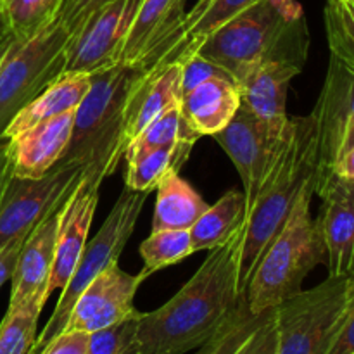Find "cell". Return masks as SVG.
Here are the masks:
<instances>
[{"mask_svg":"<svg viewBox=\"0 0 354 354\" xmlns=\"http://www.w3.org/2000/svg\"><path fill=\"white\" fill-rule=\"evenodd\" d=\"M69 31L59 17L28 40H10L0 62V140L14 116L62 75Z\"/></svg>","mask_w":354,"mask_h":354,"instance_id":"6","label":"cell"},{"mask_svg":"<svg viewBox=\"0 0 354 354\" xmlns=\"http://www.w3.org/2000/svg\"><path fill=\"white\" fill-rule=\"evenodd\" d=\"M241 107V92L234 80L209 78L180 99V111L199 137L223 130Z\"/></svg>","mask_w":354,"mask_h":354,"instance_id":"21","label":"cell"},{"mask_svg":"<svg viewBox=\"0 0 354 354\" xmlns=\"http://www.w3.org/2000/svg\"><path fill=\"white\" fill-rule=\"evenodd\" d=\"M12 156H10L9 138L0 140V203L6 194L7 183L12 178Z\"/></svg>","mask_w":354,"mask_h":354,"instance_id":"40","label":"cell"},{"mask_svg":"<svg viewBox=\"0 0 354 354\" xmlns=\"http://www.w3.org/2000/svg\"><path fill=\"white\" fill-rule=\"evenodd\" d=\"M180 62H182V95L209 78L234 80L230 73L201 54H192Z\"/></svg>","mask_w":354,"mask_h":354,"instance_id":"34","label":"cell"},{"mask_svg":"<svg viewBox=\"0 0 354 354\" xmlns=\"http://www.w3.org/2000/svg\"><path fill=\"white\" fill-rule=\"evenodd\" d=\"M303 68L287 62H265L249 69L237 80L242 106L248 107L273 133L283 135L289 128L287 92L290 82Z\"/></svg>","mask_w":354,"mask_h":354,"instance_id":"17","label":"cell"},{"mask_svg":"<svg viewBox=\"0 0 354 354\" xmlns=\"http://www.w3.org/2000/svg\"><path fill=\"white\" fill-rule=\"evenodd\" d=\"M199 135L189 127V123H187L185 118H183L178 104V106H173L169 107V109H166L161 116H158L151 124H147V127L128 144V147L152 149L176 144L196 145V142L199 140Z\"/></svg>","mask_w":354,"mask_h":354,"instance_id":"32","label":"cell"},{"mask_svg":"<svg viewBox=\"0 0 354 354\" xmlns=\"http://www.w3.org/2000/svg\"><path fill=\"white\" fill-rule=\"evenodd\" d=\"M44 306L24 304L19 308H7L6 317L0 322V354H30L37 341L38 318Z\"/></svg>","mask_w":354,"mask_h":354,"instance_id":"30","label":"cell"},{"mask_svg":"<svg viewBox=\"0 0 354 354\" xmlns=\"http://www.w3.org/2000/svg\"><path fill=\"white\" fill-rule=\"evenodd\" d=\"M64 0H6L3 19L7 33L16 40H28L57 19Z\"/></svg>","mask_w":354,"mask_h":354,"instance_id":"29","label":"cell"},{"mask_svg":"<svg viewBox=\"0 0 354 354\" xmlns=\"http://www.w3.org/2000/svg\"><path fill=\"white\" fill-rule=\"evenodd\" d=\"M142 311L133 317L109 325L100 330L90 332L86 354H140L137 341V325Z\"/></svg>","mask_w":354,"mask_h":354,"instance_id":"33","label":"cell"},{"mask_svg":"<svg viewBox=\"0 0 354 354\" xmlns=\"http://www.w3.org/2000/svg\"><path fill=\"white\" fill-rule=\"evenodd\" d=\"M328 173H334V175L342 176V178H354V145L335 162V166Z\"/></svg>","mask_w":354,"mask_h":354,"instance_id":"41","label":"cell"},{"mask_svg":"<svg viewBox=\"0 0 354 354\" xmlns=\"http://www.w3.org/2000/svg\"><path fill=\"white\" fill-rule=\"evenodd\" d=\"M182 99V62L156 64L145 69L131 88L124 107L127 147L147 124Z\"/></svg>","mask_w":354,"mask_h":354,"instance_id":"19","label":"cell"},{"mask_svg":"<svg viewBox=\"0 0 354 354\" xmlns=\"http://www.w3.org/2000/svg\"><path fill=\"white\" fill-rule=\"evenodd\" d=\"M92 83V75L68 73L55 78L47 88L41 90L31 102H28L3 130V138H12L33 124L76 111L86 95Z\"/></svg>","mask_w":354,"mask_h":354,"instance_id":"22","label":"cell"},{"mask_svg":"<svg viewBox=\"0 0 354 354\" xmlns=\"http://www.w3.org/2000/svg\"><path fill=\"white\" fill-rule=\"evenodd\" d=\"M289 128L283 135L273 133L241 102V107L230 123L216 135H213L214 140L232 159L241 176L242 192L245 196V213L252 206L263 182L279 159Z\"/></svg>","mask_w":354,"mask_h":354,"instance_id":"11","label":"cell"},{"mask_svg":"<svg viewBox=\"0 0 354 354\" xmlns=\"http://www.w3.org/2000/svg\"><path fill=\"white\" fill-rule=\"evenodd\" d=\"M147 196L149 194L137 192V190H131L128 187L121 192L95 237L86 242L85 249L80 256L78 265L73 272L71 280L62 289L61 297L55 304V310L52 311V317L48 318L45 327L37 335V341H35L30 354H37L55 335L61 334L80 294L97 275H100L104 270H107L113 263L120 259L124 245L135 232V225L140 218Z\"/></svg>","mask_w":354,"mask_h":354,"instance_id":"7","label":"cell"},{"mask_svg":"<svg viewBox=\"0 0 354 354\" xmlns=\"http://www.w3.org/2000/svg\"><path fill=\"white\" fill-rule=\"evenodd\" d=\"M147 68L114 64L92 73V83L76 107L71 142L59 162L78 165L106 180L124 158V107L131 88Z\"/></svg>","mask_w":354,"mask_h":354,"instance_id":"4","label":"cell"},{"mask_svg":"<svg viewBox=\"0 0 354 354\" xmlns=\"http://www.w3.org/2000/svg\"><path fill=\"white\" fill-rule=\"evenodd\" d=\"M10 40H12V38H10V37H6V38H3L2 41H0V62H2L3 55H6V52H7V48H9Z\"/></svg>","mask_w":354,"mask_h":354,"instance_id":"42","label":"cell"},{"mask_svg":"<svg viewBox=\"0 0 354 354\" xmlns=\"http://www.w3.org/2000/svg\"><path fill=\"white\" fill-rule=\"evenodd\" d=\"M315 183L304 187L286 223L263 252L249 279L245 299L252 313L272 310L303 290V282L311 270L325 263L320 230L311 216Z\"/></svg>","mask_w":354,"mask_h":354,"instance_id":"5","label":"cell"},{"mask_svg":"<svg viewBox=\"0 0 354 354\" xmlns=\"http://www.w3.org/2000/svg\"><path fill=\"white\" fill-rule=\"evenodd\" d=\"M318 175H325L354 145V71L330 57L315 109Z\"/></svg>","mask_w":354,"mask_h":354,"instance_id":"12","label":"cell"},{"mask_svg":"<svg viewBox=\"0 0 354 354\" xmlns=\"http://www.w3.org/2000/svg\"><path fill=\"white\" fill-rule=\"evenodd\" d=\"M344 2H348V3H351V6H354V0H344Z\"/></svg>","mask_w":354,"mask_h":354,"instance_id":"43","label":"cell"},{"mask_svg":"<svg viewBox=\"0 0 354 354\" xmlns=\"http://www.w3.org/2000/svg\"><path fill=\"white\" fill-rule=\"evenodd\" d=\"M75 113L59 114L9 138L14 176L40 178L61 161L71 142Z\"/></svg>","mask_w":354,"mask_h":354,"instance_id":"18","label":"cell"},{"mask_svg":"<svg viewBox=\"0 0 354 354\" xmlns=\"http://www.w3.org/2000/svg\"><path fill=\"white\" fill-rule=\"evenodd\" d=\"M102 180L82 171L78 183L62 203L59 211L57 235H55L54 268L50 275V292L64 289L71 280L83 249L88 242L93 214L99 204Z\"/></svg>","mask_w":354,"mask_h":354,"instance_id":"15","label":"cell"},{"mask_svg":"<svg viewBox=\"0 0 354 354\" xmlns=\"http://www.w3.org/2000/svg\"><path fill=\"white\" fill-rule=\"evenodd\" d=\"M317 223L328 277L354 275V207L324 201Z\"/></svg>","mask_w":354,"mask_h":354,"instance_id":"24","label":"cell"},{"mask_svg":"<svg viewBox=\"0 0 354 354\" xmlns=\"http://www.w3.org/2000/svg\"><path fill=\"white\" fill-rule=\"evenodd\" d=\"M156 207L152 232L190 230L209 204L180 176V171L166 173L156 187Z\"/></svg>","mask_w":354,"mask_h":354,"instance_id":"23","label":"cell"},{"mask_svg":"<svg viewBox=\"0 0 354 354\" xmlns=\"http://www.w3.org/2000/svg\"><path fill=\"white\" fill-rule=\"evenodd\" d=\"M324 19L330 57L354 71V6L344 0H325Z\"/></svg>","mask_w":354,"mask_h":354,"instance_id":"31","label":"cell"},{"mask_svg":"<svg viewBox=\"0 0 354 354\" xmlns=\"http://www.w3.org/2000/svg\"><path fill=\"white\" fill-rule=\"evenodd\" d=\"M242 230L228 244L209 251L192 279L158 310L140 313V354H187L209 341L244 292L239 287Z\"/></svg>","mask_w":354,"mask_h":354,"instance_id":"1","label":"cell"},{"mask_svg":"<svg viewBox=\"0 0 354 354\" xmlns=\"http://www.w3.org/2000/svg\"><path fill=\"white\" fill-rule=\"evenodd\" d=\"M315 194L322 201H334L354 207V178H342L334 173L317 176Z\"/></svg>","mask_w":354,"mask_h":354,"instance_id":"35","label":"cell"},{"mask_svg":"<svg viewBox=\"0 0 354 354\" xmlns=\"http://www.w3.org/2000/svg\"><path fill=\"white\" fill-rule=\"evenodd\" d=\"M328 354H354V275L349 277L348 303Z\"/></svg>","mask_w":354,"mask_h":354,"instance_id":"37","label":"cell"},{"mask_svg":"<svg viewBox=\"0 0 354 354\" xmlns=\"http://www.w3.org/2000/svg\"><path fill=\"white\" fill-rule=\"evenodd\" d=\"M187 0H142L121 47L118 64L152 68L182 38Z\"/></svg>","mask_w":354,"mask_h":354,"instance_id":"14","label":"cell"},{"mask_svg":"<svg viewBox=\"0 0 354 354\" xmlns=\"http://www.w3.org/2000/svg\"><path fill=\"white\" fill-rule=\"evenodd\" d=\"M192 149L194 145L190 144L162 145L152 149L127 147V187L137 192H152L166 173L171 169L180 171L183 168Z\"/></svg>","mask_w":354,"mask_h":354,"instance_id":"27","label":"cell"},{"mask_svg":"<svg viewBox=\"0 0 354 354\" xmlns=\"http://www.w3.org/2000/svg\"><path fill=\"white\" fill-rule=\"evenodd\" d=\"M107 2L111 0H64L57 17L62 26L69 31V35H73L90 14L95 12L99 7L106 6Z\"/></svg>","mask_w":354,"mask_h":354,"instance_id":"36","label":"cell"},{"mask_svg":"<svg viewBox=\"0 0 354 354\" xmlns=\"http://www.w3.org/2000/svg\"><path fill=\"white\" fill-rule=\"evenodd\" d=\"M0 7H3V0H0Z\"/></svg>","mask_w":354,"mask_h":354,"instance_id":"44","label":"cell"},{"mask_svg":"<svg viewBox=\"0 0 354 354\" xmlns=\"http://www.w3.org/2000/svg\"><path fill=\"white\" fill-rule=\"evenodd\" d=\"M196 254L192 248L190 230H156L140 244V256L144 266L140 275L144 279L162 268L182 263Z\"/></svg>","mask_w":354,"mask_h":354,"instance_id":"28","label":"cell"},{"mask_svg":"<svg viewBox=\"0 0 354 354\" xmlns=\"http://www.w3.org/2000/svg\"><path fill=\"white\" fill-rule=\"evenodd\" d=\"M140 2L142 0H111L90 14L66 44L62 75H92L118 64L121 47Z\"/></svg>","mask_w":354,"mask_h":354,"instance_id":"10","label":"cell"},{"mask_svg":"<svg viewBox=\"0 0 354 354\" xmlns=\"http://www.w3.org/2000/svg\"><path fill=\"white\" fill-rule=\"evenodd\" d=\"M62 203L55 206L24 239L10 277L9 308H19L31 303L45 306L47 303L50 296L55 235Z\"/></svg>","mask_w":354,"mask_h":354,"instance_id":"16","label":"cell"},{"mask_svg":"<svg viewBox=\"0 0 354 354\" xmlns=\"http://www.w3.org/2000/svg\"><path fill=\"white\" fill-rule=\"evenodd\" d=\"M318 135L315 118L290 116V128L279 159L245 213L239 248V287L245 292L263 252L292 211L304 187L317 182Z\"/></svg>","mask_w":354,"mask_h":354,"instance_id":"3","label":"cell"},{"mask_svg":"<svg viewBox=\"0 0 354 354\" xmlns=\"http://www.w3.org/2000/svg\"><path fill=\"white\" fill-rule=\"evenodd\" d=\"M310 31L297 0H259L239 12L201 44L196 54L234 76L265 62H287L304 68Z\"/></svg>","mask_w":354,"mask_h":354,"instance_id":"2","label":"cell"},{"mask_svg":"<svg viewBox=\"0 0 354 354\" xmlns=\"http://www.w3.org/2000/svg\"><path fill=\"white\" fill-rule=\"evenodd\" d=\"M83 169L78 165L57 162L40 178L14 176L0 203V248L30 232L62 203L78 183Z\"/></svg>","mask_w":354,"mask_h":354,"instance_id":"9","label":"cell"},{"mask_svg":"<svg viewBox=\"0 0 354 354\" xmlns=\"http://www.w3.org/2000/svg\"><path fill=\"white\" fill-rule=\"evenodd\" d=\"M245 220V196L228 190L221 199L209 204L190 228L194 252L213 251L237 237Z\"/></svg>","mask_w":354,"mask_h":354,"instance_id":"26","label":"cell"},{"mask_svg":"<svg viewBox=\"0 0 354 354\" xmlns=\"http://www.w3.org/2000/svg\"><path fill=\"white\" fill-rule=\"evenodd\" d=\"M3 2H6V0H3Z\"/></svg>","mask_w":354,"mask_h":354,"instance_id":"45","label":"cell"},{"mask_svg":"<svg viewBox=\"0 0 354 354\" xmlns=\"http://www.w3.org/2000/svg\"><path fill=\"white\" fill-rule=\"evenodd\" d=\"M275 310L252 313L244 292L216 334L194 354H277Z\"/></svg>","mask_w":354,"mask_h":354,"instance_id":"20","label":"cell"},{"mask_svg":"<svg viewBox=\"0 0 354 354\" xmlns=\"http://www.w3.org/2000/svg\"><path fill=\"white\" fill-rule=\"evenodd\" d=\"M349 294V277H327L275 310L277 354H328Z\"/></svg>","mask_w":354,"mask_h":354,"instance_id":"8","label":"cell"},{"mask_svg":"<svg viewBox=\"0 0 354 354\" xmlns=\"http://www.w3.org/2000/svg\"><path fill=\"white\" fill-rule=\"evenodd\" d=\"M86 332H61L37 354H86Z\"/></svg>","mask_w":354,"mask_h":354,"instance_id":"38","label":"cell"},{"mask_svg":"<svg viewBox=\"0 0 354 354\" xmlns=\"http://www.w3.org/2000/svg\"><path fill=\"white\" fill-rule=\"evenodd\" d=\"M140 273L130 275L113 263L85 287L76 299L62 332H95L137 313L133 301L144 282Z\"/></svg>","mask_w":354,"mask_h":354,"instance_id":"13","label":"cell"},{"mask_svg":"<svg viewBox=\"0 0 354 354\" xmlns=\"http://www.w3.org/2000/svg\"><path fill=\"white\" fill-rule=\"evenodd\" d=\"M24 239H17V241H12L0 248V289L12 277L14 266H16L17 261V254H19Z\"/></svg>","mask_w":354,"mask_h":354,"instance_id":"39","label":"cell"},{"mask_svg":"<svg viewBox=\"0 0 354 354\" xmlns=\"http://www.w3.org/2000/svg\"><path fill=\"white\" fill-rule=\"evenodd\" d=\"M256 2L259 0H199L190 12H185L182 23V38L161 64L183 61L189 55L196 54L201 44L214 30L248 7L254 6Z\"/></svg>","mask_w":354,"mask_h":354,"instance_id":"25","label":"cell"}]
</instances>
